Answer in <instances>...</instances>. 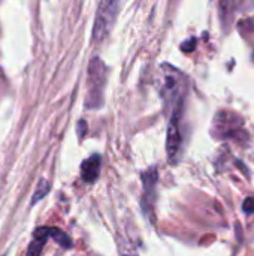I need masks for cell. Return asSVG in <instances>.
<instances>
[{
	"mask_svg": "<svg viewBox=\"0 0 254 256\" xmlns=\"http://www.w3.org/2000/svg\"><path fill=\"white\" fill-rule=\"evenodd\" d=\"M51 237H52L57 243H60L63 248H70V246H72L69 237H67L64 232H61V231H58V230H55V228H51Z\"/></svg>",
	"mask_w": 254,
	"mask_h": 256,
	"instance_id": "cell-8",
	"label": "cell"
},
{
	"mask_svg": "<svg viewBox=\"0 0 254 256\" xmlns=\"http://www.w3.org/2000/svg\"><path fill=\"white\" fill-rule=\"evenodd\" d=\"M51 237V228H37L33 234V240L27 249V256H40L46 240Z\"/></svg>",
	"mask_w": 254,
	"mask_h": 256,
	"instance_id": "cell-5",
	"label": "cell"
},
{
	"mask_svg": "<svg viewBox=\"0 0 254 256\" xmlns=\"http://www.w3.org/2000/svg\"><path fill=\"white\" fill-rule=\"evenodd\" d=\"M108 78V69L100 57L91 58L87 72V93H85V106L88 110H99L103 105L105 86Z\"/></svg>",
	"mask_w": 254,
	"mask_h": 256,
	"instance_id": "cell-1",
	"label": "cell"
},
{
	"mask_svg": "<svg viewBox=\"0 0 254 256\" xmlns=\"http://www.w3.org/2000/svg\"><path fill=\"white\" fill-rule=\"evenodd\" d=\"M100 166H102V159L99 154L90 156L87 160L82 162L81 165V178L85 183H94L100 174Z\"/></svg>",
	"mask_w": 254,
	"mask_h": 256,
	"instance_id": "cell-4",
	"label": "cell"
},
{
	"mask_svg": "<svg viewBox=\"0 0 254 256\" xmlns=\"http://www.w3.org/2000/svg\"><path fill=\"white\" fill-rule=\"evenodd\" d=\"M118 256H138V254L130 243H127L124 238H121L118 242Z\"/></svg>",
	"mask_w": 254,
	"mask_h": 256,
	"instance_id": "cell-7",
	"label": "cell"
},
{
	"mask_svg": "<svg viewBox=\"0 0 254 256\" xmlns=\"http://www.w3.org/2000/svg\"><path fill=\"white\" fill-rule=\"evenodd\" d=\"M48 192H49V183H48V180L42 178V180L39 182L37 188H36V192H34L33 198H31V204H36V201L43 200V198L46 196Z\"/></svg>",
	"mask_w": 254,
	"mask_h": 256,
	"instance_id": "cell-6",
	"label": "cell"
},
{
	"mask_svg": "<svg viewBox=\"0 0 254 256\" xmlns=\"http://www.w3.org/2000/svg\"><path fill=\"white\" fill-rule=\"evenodd\" d=\"M180 111L181 106L172 110L171 112V120L168 126V154L169 159L174 160L180 152V144H181V130H180Z\"/></svg>",
	"mask_w": 254,
	"mask_h": 256,
	"instance_id": "cell-3",
	"label": "cell"
},
{
	"mask_svg": "<svg viewBox=\"0 0 254 256\" xmlns=\"http://www.w3.org/2000/svg\"><path fill=\"white\" fill-rule=\"evenodd\" d=\"M120 3L115 0H102L97 4L96 20L93 26V39L96 42L105 40L114 28Z\"/></svg>",
	"mask_w": 254,
	"mask_h": 256,
	"instance_id": "cell-2",
	"label": "cell"
}]
</instances>
